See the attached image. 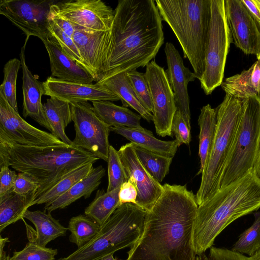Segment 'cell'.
I'll return each instance as SVG.
<instances>
[{
  "label": "cell",
  "instance_id": "cell-18",
  "mask_svg": "<svg viewBox=\"0 0 260 260\" xmlns=\"http://www.w3.org/2000/svg\"><path fill=\"white\" fill-rule=\"evenodd\" d=\"M43 84L45 95L69 103L120 100L116 94L97 83L93 84L67 82L50 76L43 82Z\"/></svg>",
  "mask_w": 260,
  "mask_h": 260
},
{
  "label": "cell",
  "instance_id": "cell-19",
  "mask_svg": "<svg viewBox=\"0 0 260 260\" xmlns=\"http://www.w3.org/2000/svg\"><path fill=\"white\" fill-rule=\"evenodd\" d=\"M165 52L168 66L165 72L174 93L177 110L181 113L185 121L190 126L187 85L189 82L194 81L196 75L185 67L180 53L172 43H166Z\"/></svg>",
  "mask_w": 260,
  "mask_h": 260
},
{
  "label": "cell",
  "instance_id": "cell-20",
  "mask_svg": "<svg viewBox=\"0 0 260 260\" xmlns=\"http://www.w3.org/2000/svg\"><path fill=\"white\" fill-rule=\"evenodd\" d=\"M28 39L26 38L20 53L23 73V115L24 117H30L51 132L52 129L46 118L42 103V96L45 94L43 82L39 81L32 75L26 64L25 48Z\"/></svg>",
  "mask_w": 260,
  "mask_h": 260
},
{
  "label": "cell",
  "instance_id": "cell-50",
  "mask_svg": "<svg viewBox=\"0 0 260 260\" xmlns=\"http://www.w3.org/2000/svg\"><path fill=\"white\" fill-rule=\"evenodd\" d=\"M248 260H260V250L253 256L248 257Z\"/></svg>",
  "mask_w": 260,
  "mask_h": 260
},
{
  "label": "cell",
  "instance_id": "cell-43",
  "mask_svg": "<svg viewBox=\"0 0 260 260\" xmlns=\"http://www.w3.org/2000/svg\"><path fill=\"white\" fill-rule=\"evenodd\" d=\"M196 260H248V257L232 250L212 246L208 255L202 253Z\"/></svg>",
  "mask_w": 260,
  "mask_h": 260
},
{
  "label": "cell",
  "instance_id": "cell-47",
  "mask_svg": "<svg viewBox=\"0 0 260 260\" xmlns=\"http://www.w3.org/2000/svg\"><path fill=\"white\" fill-rule=\"evenodd\" d=\"M8 242H9L8 238H3L0 235V260H3L7 256L6 252L4 251V248L6 243Z\"/></svg>",
  "mask_w": 260,
  "mask_h": 260
},
{
  "label": "cell",
  "instance_id": "cell-53",
  "mask_svg": "<svg viewBox=\"0 0 260 260\" xmlns=\"http://www.w3.org/2000/svg\"><path fill=\"white\" fill-rule=\"evenodd\" d=\"M256 57H257V59H260V53H259V55L258 56H257Z\"/></svg>",
  "mask_w": 260,
  "mask_h": 260
},
{
  "label": "cell",
  "instance_id": "cell-2",
  "mask_svg": "<svg viewBox=\"0 0 260 260\" xmlns=\"http://www.w3.org/2000/svg\"><path fill=\"white\" fill-rule=\"evenodd\" d=\"M162 20L155 1H118L103 77L127 73L151 61L164 42Z\"/></svg>",
  "mask_w": 260,
  "mask_h": 260
},
{
  "label": "cell",
  "instance_id": "cell-52",
  "mask_svg": "<svg viewBox=\"0 0 260 260\" xmlns=\"http://www.w3.org/2000/svg\"><path fill=\"white\" fill-rule=\"evenodd\" d=\"M3 260H11V257L9 255H8Z\"/></svg>",
  "mask_w": 260,
  "mask_h": 260
},
{
  "label": "cell",
  "instance_id": "cell-45",
  "mask_svg": "<svg viewBox=\"0 0 260 260\" xmlns=\"http://www.w3.org/2000/svg\"><path fill=\"white\" fill-rule=\"evenodd\" d=\"M118 196L120 206L125 203L136 204L138 191L135 183L129 179L123 183L120 187Z\"/></svg>",
  "mask_w": 260,
  "mask_h": 260
},
{
  "label": "cell",
  "instance_id": "cell-36",
  "mask_svg": "<svg viewBox=\"0 0 260 260\" xmlns=\"http://www.w3.org/2000/svg\"><path fill=\"white\" fill-rule=\"evenodd\" d=\"M21 66V61L14 58L9 60L4 67V79L0 86L1 92L9 104L18 112L16 99V82L19 70Z\"/></svg>",
  "mask_w": 260,
  "mask_h": 260
},
{
  "label": "cell",
  "instance_id": "cell-11",
  "mask_svg": "<svg viewBox=\"0 0 260 260\" xmlns=\"http://www.w3.org/2000/svg\"><path fill=\"white\" fill-rule=\"evenodd\" d=\"M54 1L1 0L0 14L22 30L28 38L37 37L42 41L52 37L48 25Z\"/></svg>",
  "mask_w": 260,
  "mask_h": 260
},
{
  "label": "cell",
  "instance_id": "cell-16",
  "mask_svg": "<svg viewBox=\"0 0 260 260\" xmlns=\"http://www.w3.org/2000/svg\"><path fill=\"white\" fill-rule=\"evenodd\" d=\"M118 152L128 179L133 181L137 187L136 205L149 211L162 194L163 185L143 167L133 144L130 142L122 146Z\"/></svg>",
  "mask_w": 260,
  "mask_h": 260
},
{
  "label": "cell",
  "instance_id": "cell-22",
  "mask_svg": "<svg viewBox=\"0 0 260 260\" xmlns=\"http://www.w3.org/2000/svg\"><path fill=\"white\" fill-rule=\"evenodd\" d=\"M111 131L129 140L134 145L141 147L154 153L173 158L181 145L176 139L163 141L155 138L153 133L146 129L143 130L123 126L111 127Z\"/></svg>",
  "mask_w": 260,
  "mask_h": 260
},
{
  "label": "cell",
  "instance_id": "cell-32",
  "mask_svg": "<svg viewBox=\"0 0 260 260\" xmlns=\"http://www.w3.org/2000/svg\"><path fill=\"white\" fill-rule=\"evenodd\" d=\"M93 164L85 165L70 173L40 197L33 201L30 206L43 204L46 205L52 203L68 191L75 184L86 177L93 168Z\"/></svg>",
  "mask_w": 260,
  "mask_h": 260
},
{
  "label": "cell",
  "instance_id": "cell-39",
  "mask_svg": "<svg viewBox=\"0 0 260 260\" xmlns=\"http://www.w3.org/2000/svg\"><path fill=\"white\" fill-rule=\"evenodd\" d=\"M132 87L142 105L149 112L153 111L152 101L145 73L136 70L126 73Z\"/></svg>",
  "mask_w": 260,
  "mask_h": 260
},
{
  "label": "cell",
  "instance_id": "cell-1",
  "mask_svg": "<svg viewBox=\"0 0 260 260\" xmlns=\"http://www.w3.org/2000/svg\"><path fill=\"white\" fill-rule=\"evenodd\" d=\"M163 187L126 260H196L192 243L198 207L196 195L186 185L165 183Z\"/></svg>",
  "mask_w": 260,
  "mask_h": 260
},
{
  "label": "cell",
  "instance_id": "cell-51",
  "mask_svg": "<svg viewBox=\"0 0 260 260\" xmlns=\"http://www.w3.org/2000/svg\"><path fill=\"white\" fill-rule=\"evenodd\" d=\"M254 1L260 13V0H254Z\"/></svg>",
  "mask_w": 260,
  "mask_h": 260
},
{
  "label": "cell",
  "instance_id": "cell-30",
  "mask_svg": "<svg viewBox=\"0 0 260 260\" xmlns=\"http://www.w3.org/2000/svg\"><path fill=\"white\" fill-rule=\"evenodd\" d=\"M120 187L110 191L98 190L93 200L84 210V214L97 223L101 228L120 206L119 200Z\"/></svg>",
  "mask_w": 260,
  "mask_h": 260
},
{
  "label": "cell",
  "instance_id": "cell-31",
  "mask_svg": "<svg viewBox=\"0 0 260 260\" xmlns=\"http://www.w3.org/2000/svg\"><path fill=\"white\" fill-rule=\"evenodd\" d=\"M32 201V197L16 193L13 190L0 197V232L23 218L24 213L30 207Z\"/></svg>",
  "mask_w": 260,
  "mask_h": 260
},
{
  "label": "cell",
  "instance_id": "cell-34",
  "mask_svg": "<svg viewBox=\"0 0 260 260\" xmlns=\"http://www.w3.org/2000/svg\"><path fill=\"white\" fill-rule=\"evenodd\" d=\"M134 146L145 169L158 182H161L169 172L173 158L159 155L135 145Z\"/></svg>",
  "mask_w": 260,
  "mask_h": 260
},
{
  "label": "cell",
  "instance_id": "cell-28",
  "mask_svg": "<svg viewBox=\"0 0 260 260\" xmlns=\"http://www.w3.org/2000/svg\"><path fill=\"white\" fill-rule=\"evenodd\" d=\"M43 108L52 129L51 133L66 144L71 145L72 141L65 133V128L72 121L70 104L50 97L43 104Z\"/></svg>",
  "mask_w": 260,
  "mask_h": 260
},
{
  "label": "cell",
  "instance_id": "cell-35",
  "mask_svg": "<svg viewBox=\"0 0 260 260\" xmlns=\"http://www.w3.org/2000/svg\"><path fill=\"white\" fill-rule=\"evenodd\" d=\"M253 224L244 231L233 245L232 250L252 256L260 250V211L253 213Z\"/></svg>",
  "mask_w": 260,
  "mask_h": 260
},
{
  "label": "cell",
  "instance_id": "cell-48",
  "mask_svg": "<svg viewBox=\"0 0 260 260\" xmlns=\"http://www.w3.org/2000/svg\"><path fill=\"white\" fill-rule=\"evenodd\" d=\"M255 176L260 180V148L253 169Z\"/></svg>",
  "mask_w": 260,
  "mask_h": 260
},
{
  "label": "cell",
  "instance_id": "cell-27",
  "mask_svg": "<svg viewBox=\"0 0 260 260\" xmlns=\"http://www.w3.org/2000/svg\"><path fill=\"white\" fill-rule=\"evenodd\" d=\"M97 116L110 127L123 126L143 130L141 116L126 107L116 105L111 101L92 102Z\"/></svg>",
  "mask_w": 260,
  "mask_h": 260
},
{
  "label": "cell",
  "instance_id": "cell-41",
  "mask_svg": "<svg viewBox=\"0 0 260 260\" xmlns=\"http://www.w3.org/2000/svg\"><path fill=\"white\" fill-rule=\"evenodd\" d=\"M39 188V184L34 178L27 173L19 172L17 174L13 190L16 193L32 197L34 200Z\"/></svg>",
  "mask_w": 260,
  "mask_h": 260
},
{
  "label": "cell",
  "instance_id": "cell-46",
  "mask_svg": "<svg viewBox=\"0 0 260 260\" xmlns=\"http://www.w3.org/2000/svg\"><path fill=\"white\" fill-rule=\"evenodd\" d=\"M50 19L65 33L72 37L76 29V25L59 15L51 6Z\"/></svg>",
  "mask_w": 260,
  "mask_h": 260
},
{
  "label": "cell",
  "instance_id": "cell-23",
  "mask_svg": "<svg viewBox=\"0 0 260 260\" xmlns=\"http://www.w3.org/2000/svg\"><path fill=\"white\" fill-rule=\"evenodd\" d=\"M226 94L241 101L256 95L260 96V59L247 70L226 78L221 85Z\"/></svg>",
  "mask_w": 260,
  "mask_h": 260
},
{
  "label": "cell",
  "instance_id": "cell-3",
  "mask_svg": "<svg viewBox=\"0 0 260 260\" xmlns=\"http://www.w3.org/2000/svg\"><path fill=\"white\" fill-rule=\"evenodd\" d=\"M259 208L260 180L252 170L198 206L192 232L197 255L210 249L230 223Z\"/></svg>",
  "mask_w": 260,
  "mask_h": 260
},
{
  "label": "cell",
  "instance_id": "cell-8",
  "mask_svg": "<svg viewBox=\"0 0 260 260\" xmlns=\"http://www.w3.org/2000/svg\"><path fill=\"white\" fill-rule=\"evenodd\" d=\"M242 104V101L225 94L222 103L216 108V131L196 194L198 206L219 190L221 176L233 143Z\"/></svg>",
  "mask_w": 260,
  "mask_h": 260
},
{
  "label": "cell",
  "instance_id": "cell-14",
  "mask_svg": "<svg viewBox=\"0 0 260 260\" xmlns=\"http://www.w3.org/2000/svg\"><path fill=\"white\" fill-rule=\"evenodd\" d=\"M60 16L76 25L98 31L111 29L114 10L101 0H70L52 4Z\"/></svg>",
  "mask_w": 260,
  "mask_h": 260
},
{
  "label": "cell",
  "instance_id": "cell-44",
  "mask_svg": "<svg viewBox=\"0 0 260 260\" xmlns=\"http://www.w3.org/2000/svg\"><path fill=\"white\" fill-rule=\"evenodd\" d=\"M0 168V197H2L13 190L17 174L9 167L3 166Z\"/></svg>",
  "mask_w": 260,
  "mask_h": 260
},
{
  "label": "cell",
  "instance_id": "cell-13",
  "mask_svg": "<svg viewBox=\"0 0 260 260\" xmlns=\"http://www.w3.org/2000/svg\"><path fill=\"white\" fill-rule=\"evenodd\" d=\"M0 135L21 145L37 147H68L69 145L51 133L27 122L9 104L0 92Z\"/></svg>",
  "mask_w": 260,
  "mask_h": 260
},
{
  "label": "cell",
  "instance_id": "cell-24",
  "mask_svg": "<svg viewBox=\"0 0 260 260\" xmlns=\"http://www.w3.org/2000/svg\"><path fill=\"white\" fill-rule=\"evenodd\" d=\"M105 169L102 166L93 168L90 173L75 184L68 191L49 205L44 207V210L51 212L57 209H63L78 199H87L91 196L101 183L105 175Z\"/></svg>",
  "mask_w": 260,
  "mask_h": 260
},
{
  "label": "cell",
  "instance_id": "cell-37",
  "mask_svg": "<svg viewBox=\"0 0 260 260\" xmlns=\"http://www.w3.org/2000/svg\"><path fill=\"white\" fill-rule=\"evenodd\" d=\"M48 29L52 37L59 44L62 51L69 57L88 70L72 37L67 35L57 26L50 19V16Z\"/></svg>",
  "mask_w": 260,
  "mask_h": 260
},
{
  "label": "cell",
  "instance_id": "cell-7",
  "mask_svg": "<svg viewBox=\"0 0 260 260\" xmlns=\"http://www.w3.org/2000/svg\"><path fill=\"white\" fill-rule=\"evenodd\" d=\"M260 148V96L242 101L233 143L221 176L219 190L253 169Z\"/></svg>",
  "mask_w": 260,
  "mask_h": 260
},
{
  "label": "cell",
  "instance_id": "cell-4",
  "mask_svg": "<svg viewBox=\"0 0 260 260\" xmlns=\"http://www.w3.org/2000/svg\"><path fill=\"white\" fill-rule=\"evenodd\" d=\"M99 159L93 154L72 145L54 148L21 145L0 135V167H11L35 179L39 188L33 201L76 169Z\"/></svg>",
  "mask_w": 260,
  "mask_h": 260
},
{
  "label": "cell",
  "instance_id": "cell-17",
  "mask_svg": "<svg viewBox=\"0 0 260 260\" xmlns=\"http://www.w3.org/2000/svg\"><path fill=\"white\" fill-rule=\"evenodd\" d=\"M73 40L94 81L103 77L110 42V29L98 31L76 25Z\"/></svg>",
  "mask_w": 260,
  "mask_h": 260
},
{
  "label": "cell",
  "instance_id": "cell-21",
  "mask_svg": "<svg viewBox=\"0 0 260 260\" xmlns=\"http://www.w3.org/2000/svg\"><path fill=\"white\" fill-rule=\"evenodd\" d=\"M42 42L49 57L52 77L64 81L84 84H92L94 81L92 74L67 55L52 37Z\"/></svg>",
  "mask_w": 260,
  "mask_h": 260
},
{
  "label": "cell",
  "instance_id": "cell-29",
  "mask_svg": "<svg viewBox=\"0 0 260 260\" xmlns=\"http://www.w3.org/2000/svg\"><path fill=\"white\" fill-rule=\"evenodd\" d=\"M200 126L199 155L200 167L197 175L202 174L211 149L217 127V112L209 104L203 106L198 118Z\"/></svg>",
  "mask_w": 260,
  "mask_h": 260
},
{
  "label": "cell",
  "instance_id": "cell-25",
  "mask_svg": "<svg viewBox=\"0 0 260 260\" xmlns=\"http://www.w3.org/2000/svg\"><path fill=\"white\" fill-rule=\"evenodd\" d=\"M96 83L118 95L123 106L133 108L147 121H153V114L148 111L141 104L132 87L126 73L103 76Z\"/></svg>",
  "mask_w": 260,
  "mask_h": 260
},
{
  "label": "cell",
  "instance_id": "cell-33",
  "mask_svg": "<svg viewBox=\"0 0 260 260\" xmlns=\"http://www.w3.org/2000/svg\"><path fill=\"white\" fill-rule=\"evenodd\" d=\"M68 229L71 232L70 241L80 248L96 236L101 226L88 216L80 214L70 219Z\"/></svg>",
  "mask_w": 260,
  "mask_h": 260
},
{
  "label": "cell",
  "instance_id": "cell-38",
  "mask_svg": "<svg viewBox=\"0 0 260 260\" xmlns=\"http://www.w3.org/2000/svg\"><path fill=\"white\" fill-rule=\"evenodd\" d=\"M108 185L107 191L119 188L128 179L119 157L118 151L109 146L108 160Z\"/></svg>",
  "mask_w": 260,
  "mask_h": 260
},
{
  "label": "cell",
  "instance_id": "cell-9",
  "mask_svg": "<svg viewBox=\"0 0 260 260\" xmlns=\"http://www.w3.org/2000/svg\"><path fill=\"white\" fill-rule=\"evenodd\" d=\"M231 32L227 21L224 0H211V17L205 52V69L199 79L206 95L221 85L231 43Z\"/></svg>",
  "mask_w": 260,
  "mask_h": 260
},
{
  "label": "cell",
  "instance_id": "cell-49",
  "mask_svg": "<svg viewBox=\"0 0 260 260\" xmlns=\"http://www.w3.org/2000/svg\"><path fill=\"white\" fill-rule=\"evenodd\" d=\"M100 260H122L119 259L117 257H114L113 254L111 253L103 257Z\"/></svg>",
  "mask_w": 260,
  "mask_h": 260
},
{
  "label": "cell",
  "instance_id": "cell-6",
  "mask_svg": "<svg viewBox=\"0 0 260 260\" xmlns=\"http://www.w3.org/2000/svg\"><path fill=\"white\" fill-rule=\"evenodd\" d=\"M147 213L136 204L121 205L91 241L58 260H100L108 254L132 247L143 233Z\"/></svg>",
  "mask_w": 260,
  "mask_h": 260
},
{
  "label": "cell",
  "instance_id": "cell-12",
  "mask_svg": "<svg viewBox=\"0 0 260 260\" xmlns=\"http://www.w3.org/2000/svg\"><path fill=\"white\" fill-rule=\"evenodd\" d=\"M145 74L152 101L156 133L162 137H172V123L177 108L166 72L152 60L146 65Z\"/></svg>",
  "mask_w": 260,
  "mask_h": 260
},
{
  "label": "cell",
  "instance_id": "cell-26",
  "mask_svg": "<svg viewBox=\"0 0 260 260\" xmlns=\"http://www.w3.org/2000/svg\"><path fill=\"white\" fill-rule=\"evenodd\" d=\"M23 218L32 222L36 229L34 236L27 235L29 241L42 247H46L48 243L57 238L66 236L68 230L53 217L51 212L27 210Z\"/></svg>",
  "mask_w": 260,
  "mask_h": 260
},
{
  "label": "cell",
  "instance_id": "cell-10",
  "mask_svg": "<svg viewBox=\"0 0 260 260\" xmlns=\"http://www.w3.org/2000/svg\"><path fill=\"white\" fill-rule=\"evenodd\" d=\"M70 104L76 133L71 145L108 162L111 127L97 116L93 106L88 102Z\"/></svg>",
  "mask_w": 260,
  "mask_h": 260
},
{
  "label": "cell",
  "instance_id": "cell-40",
  "mask_svg": "<svg viewBox=\"0 0 260 260\" xmlns=\"http://www.w3.org/2000/svg\"><path fill=\"white\" fill-rule=\"evenodd\" d=\"M57 249L37 245L29 241L20 251H14L11 260H55Z\"/></svg>",
  "mask_w": 260,
  "mask_h": 260
},
{
  "label": "cell",
  "instance_id": "cell-15",
  "mask_svg": "<svg viewBox=\"0 0 260 260\" xmlns=\"http://www.w3.org/2000/svg\"><path fill=\"white\" fill-rule=\"evenodd\" d=\"M233 42L246 54L260 53V25L242 0H224Z\"/></svg>",
  "mask_w": 260,
  "mask_h": 260
},
{
  "label": "cell",
  "instance_id": "cell-5",
  "mask_svg": "<svg viewBox=\"0 0 260 260\" xmlns=\"http://www.w3.org/2000/svg\"><path fill=\"white\" fill-rule=\"evenodd\" d=\"M162 20L170 26L189 60L196 78L205 69L211 17V0H156Z\"/></svg>",
  "mask_w": 260,
  "mask_h": 260
},
{
  "label": "cell",
  "instance_id": "cell-42",
  "mask_svg": "<svg viewBox=\"0 0 260 260\" xmlns=\"http://www.w3.org/2000/svg\"><path fill=\"white\" fill-rule=\"evenodd\" d=\"M172 132L182 145H188L191 141L190 126L185 121L181 113L177 110L173 119Z\"/></svg>",
  "mask_w": 260,
  "mask_h": 260
}]
</instances>
